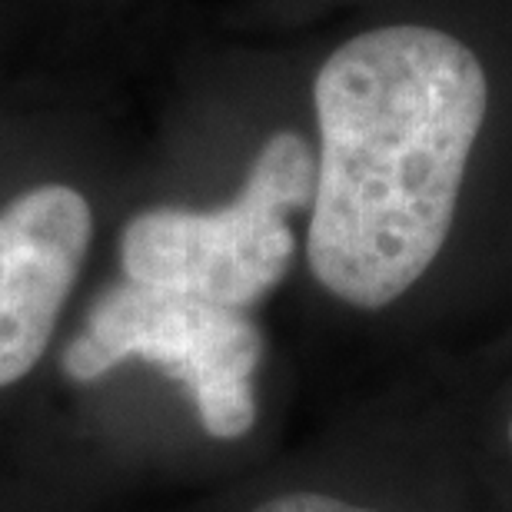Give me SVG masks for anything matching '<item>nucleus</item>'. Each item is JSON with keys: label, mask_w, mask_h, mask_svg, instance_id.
Masks as SVG:
<instances>
[{"label": "nucleus", "mask_w": 512, "mask_h": 512, "mask_svg": "<svg viewBox=\"0 0 512 512\" xmlns=\"http://www.w3.org/2000/svg\"><path fill=\"white\" fill-rule=\"evenodd\" d=\"M313 114L303 266L336 313L383 323L423 290L456 233L489 117L486 67L439 27H373L316 70Z\"/></svg>", "instance_id": "obj_1"}, {"label": "nucleus", "mask_w": 512, "mask_h": 512, "mask_svg": "<svg viewBox=\"0 0 512 512\" xmlns=\"http://www.w3.org/2000/svg\"><path fill=\"white\" fill-rule=\"evenodd\" d=\"M266 376L256 313L114 276L70 313L37 416L64 403L40 426L87 433L120 469L237 459L263 436Z\"/></svg>", "instance_id": "obj_2"}, {"label": "nucleus", "mask_w": 512, "mask_h": 512, "mask_svg": "<svg viewBox=\"0 0 512 512\" xmlns=\"http://www.w3.org/2000/svg\"><path fill=\"white\" fill-rule=\"evenodd\" d=\"M313 180V140L276 130L227 200L153 203L127 217L117 237V276L256 313L293 273L296 217L310 210Z\"/></svg>", "instance_id": "obj_3"}, {"label": "nucleus", "mask_w": 512, "mask_h": 512, "mask_svg": "<svg viewBox=\"0 0 512 512\" xmlns=\"http://www.w3.org/2000/svg\"><path fill=\"white\" fill-rule=\"evenodd\" d=\"M94 240L77 183L40 180L0 203V439L34 423Z\"/></svg>", "instance_id": "obj_4"}, {"label": "nucleus", "mask_w": 512, "mask_h": 512, "mask_svg": "<svg viewBox=\"0 0 512 512\" xmlns=\"http://www.w3.org/2000/svg\"><path fill=\"white\" fill-rule=\"evenodd\" d=\"M183 512H483L443 426L356 429L290 463L256 466Z\"/></svg>", "instance_id": "obj_5"}, {"label": "nucleus", "mask_w": 512, "mask_h": 512, "mask_svg": "<svg viewBox=\"0 0 512 512\" xmlns=\"http://www.w3.org/2000/svg\"><path fill=\"white\" fill-rule=\"evenodd\" d=\"M483 512H512V346H503L463 406L439 416Z\"/></svg>", "instance_id": "obj_6"}, {"label": "nucleus", "mask_w": 512, "mask_h": 512, "mask_svg": "<svg viewBox=\"0 0 512 512\" xmlns=\"http://www.w3.org/2000/svg\"><path fill=\"white\" fill-rule=\"evenodd\" d=\"M0 512H87L64 503L60 496L47 493L30 479L17 473H0Z\"/></svg>", "instance_id": "obj_7"}]
</instances>
